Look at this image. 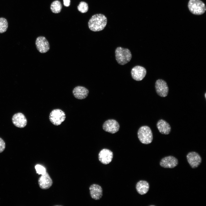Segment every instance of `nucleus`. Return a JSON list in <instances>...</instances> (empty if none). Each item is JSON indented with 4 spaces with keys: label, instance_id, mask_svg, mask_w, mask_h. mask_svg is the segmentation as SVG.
<instances>
[{
    "label": "nucleus",
    "instance_id": "nucleus-1",
    "mask_svg": "<svg viewBox=\"0 0 206 206\" xmlns=\"http://www.w3.org/2000/svg\"><path fill=\"white\" fill-rule=\"evenodd\" d=\"M107 22V18L105 15L100 13L97 14L92 16L88 25L89 28L92 31H99L105 28Z\"/></svg>",
    "mask_w": 206,
    "mask_h": 206
},
{
    "label": "nucleus",
    "instance_id": "nucleus-2",
    "mask_svg": "<svg viewBox=\"0 0 206 206\" xmlns=\"http://www.w3.org/2000/svg\"><path fill=\"white\" fill-rule=\"evenodd\" d=\"M116 60L118 64L124 65L128 62L132 57L130 50L127 48L120 47H117L115 51Z\"/></svg>",
    "mask_w": 206,
    "mask_h": 206
},
{
    "label": "nucleus",
    "instance_id": "nucleus-3",
    "mask_svg": "<svg viewBox=\"0 0 206 206\" xmlns=\"http://www.w3.org/2000/svg\"><path fill=\"white\" fill-rule=\"evenodd\" d=\"M137 134L139 140L143 144H149L152 141V133L150 128L148 126H144L140 127Z\"/></svg>",
    "mask_w": 206,
    "mask_h": 206
},
{
    "label": "nucleus",
    "instance_id": "nucleus-4",
    "mask_svg": "<svg viewBox=\"0 0 206 206\" xmlns=\"http://www.w3.org/2000/svg\"><path fill=\"white\" fill-rule=\"evenodd\" d=\"M188 7L190 12L195 15H202L206 10L205 3L200 0H189Z\"/></svg>",
    "mask_w": 206,
    "mask_h": 206
},
{
    "label": "nucleus",
    "instance_id": "nucleus-5",
    "mask_svg": "<svg viewBox=\"0 0 206 206\" xmlns=\"http://www.w3.org/2000/svg\"><path fill=\"white\" fill-rule=\"evenodd\" d=\"M66 115L64 111L59 109H54L50 112L49 118L50 122L56 126L60 125L64 121Z\"/></svg>",
    "mask_w": 206,
    "mask_h": 206
},
{
    "label": "nucleus",
    "instance_id": "nucleus-6",
    "mask_svg": "<svg viewBox=\"0 0 206 206\" xmlns=\"http://www.w3.org/2000/svg\"><path fill=\"white\" fill-rule=\"evenodd\" d=\"M155 89L157 94L162 97L167 96L169 89L167 82L162 79L157 80L155 83Z\"/></svg>",
    "mask_w": 206,
    "mask_h": 206
},
{
    "label": "nucleus",
    "instance_id": "nucleus-7",
    "mask_svg": "<svg viewBox=\"0 0 206 206\" xmlns=\"http://www.w3.org/2000/svg\"><path fill=\"white\" fill-rule=\"evenodd\" d=\"M187 161L191 167L193 169L197 168L202 161V159L197 152L192 151L189 152L186 156Z\"/></svg>",
    "mask_w": 206,
    "mask_h": 206
},
{
    "label": "nucleus",
    "instance_id": "nucleus-8",
    "mask_svg": "<svg viewBox=\"0 0 206 206\" xmlns=\"http://www.w3.org/2000/svg\"><path fill=\"white\" fill-rule=\"evenodd\" d=\"M35 44L37 50L40 53H45L50 49L49 43L44 37H38L36 40Z\"/></svg>",
    "mask_w": 206,
    "mask_h": 206
},
{
    "label": "nucleus",
    "instance_id": "nucleus-9",
    "mask_svg": "<svg viewBox=\"0 0 206 206\" xmlns=\"http://www.w3.org/2000/svg\"><path fill=\"white\" fill-rule=\"evenodd\" d=\"M102 127L105 131L114 134L119 130L120 126L116 120L109 119L104 122Z\"/></svg>",
    "mask_w": 206,
    "mask_h": 206
},
{
    "label": "nucleus",
    "instance_id": "nucleus-10",
    "mask_svg": "<svg viewBox=\"0 0 206 206\" xmlns=\"http://www.w3.org/2000/svg\"><path fill=\"white\" fill-rule=\"evenodd\" d=\"M113 156V152L109 149L104 148L98 154V159L104 165H107L112 161Z\"/></svg>",
    "mask_w": 206,
    "mask_h": 206
},
{
    "label": "nucleus",
    "instance_id": "nucleus-11",
    "mask_svg": "<svg viewBox=\"0 0 206 206\" xmlns=\"http://www.w3.org/2000/svg\"><path fill=\"white\" fill-rule=\"evenodd\" d=\"M178 164L177 159L172 156L164 157L161 159L160 162V165L165 168H173L177 166Z\"/></svg>",
    "mask_w": 206,
    "mask_h": 206
},
{
    "label": "nucleus",
    "instance_id": "nucleus-12",
    "mask_svg": "<svg viewBox=\"0 0 206 206\" xmlns=\"http://www.w3.org/2000/svg\"><path fill=\"white\" fill-rule=\"evenodd\" d=\"M146 73V71L145 68L139 66L133 67L131 72L132 78L137 81L142 80L145 77Z\"/></svg>",
    "mask_w": 206,
    "mask_h": 206
},
{
    "label": "nucleus",
    "instance_id": "nucleus-13",
    "mask_svg": "<svg viewBox=\"0 0 206 206\" xmlns=\"http://www.w3.org/2000/svg\"><path fill=\"white\" fill-rule=\"evenodd\" d=\"M53 182L49 174L47 172L41 175L38 180V183L40 188L47 189L50 188L53 184Z\"/></svg>",
    "mask_w": 206,
    "mask_h": 206
},
{
    "label": "nucleus",
    "instance_id": "nucleus-14",
    "mask_svg": "<svg viewBox=\"0 0 206 206\" xmlns=\"http://www.w3.org/2000/svg\"><path fill=\"white\" fill-rule=\"evenodd\" d=\"M12 120L13 124L15 126L21 128L25 127L27 123V120L25 116L21 112L14 114Z\"/></svg>",
    "mask_w": 206,
    "mask_h": 206
},
{
    "label": "nucleus",
    "instance_id": "nucleus-15",
    "mask_svg": "<svg viewBox=\"0 0 206 206\" xmlns=\"http://www.w3.org/2000/svg\"><path fill=\"white\" fill-rule=\"evenodd\" d=\"M90 193L92 198L98 200L102 197L103 190L102 187L99 185L94 184L91 185L89 188Z\"/></svg>",
    "mask_w": 206,
    "mask_h": 206
},
{
    "label": "nucleus",
    "instance_id": "nucleus-16",
    "mask_svg": "<svg viewBox=\"0 0 206 206\" xmlns=\"http://www.w3.org/2000/svg\"><path fill=\"white\" fill-rule=\"evenodd\" d=\"M72 93L76 98L82 100L87 97L89 93V90L84 86H78L74 88L72 91Z\"/></svg>",
    "mask_w": 206,
    "mask_h": 206
},
{
    "label": "nucleus",
    "instance_id": "nucleus-17",
    "mask_svg": "<svg viewBox=\"0 0 206 206\" xmlns=\"http://www.w3.org/2000/svg\"><path fill=\"white\" fill-rule=\"evenodd\" d=\"M156 126L159 132L161 134H168L171 132V127L170 125L163 119L159 120L157 123Z\"/></svg>",
    "mask_w": 206,
    "mask_h": 206
},
{
    "label": "nucleus",
    "instance_id": "nucleus-18",
    "mask_svg": "<svg viewBox=\"0 0 206 206\" xmlns=\"http://www.w3.org/2000/svg\"><path fill=\"white\" fill-rule=\"evenodd\" d=\"M136 188L137 192L140 195L145 194L149 190V184L146 181L140 180L137 183Z\"/></svg>",
    "mask_w": 206,
    "mask_h": 206
},
{
    "label": "nucleus",
    "instance_id": "nucleus-19",
    "mask_svg": "<svg viewBox=\"0 0 206 206\" xmlns=\"http://www.w3.org/2000/svg\"><path fill=\"white\" fill-rule=\"evenodd\" d=\"M51 9L53 13H60L62 8V5L60 2L58 0L53 1L51 4Z\"/></svg>",
    "mask_w": 206,
    "mask_h": 206
},
{
    "label": "nucleus",
    "instance_id": "nucleus-20",
    "mask_svg": "<svg viewBox=\"0 0 206 206\" xmlns=\"http://www.w3.org/2000/svg\"><path fill=\"white\" fill-rule=\"evenodd\" d=\"M8 23L7 19L3 17L0 18V33L5 32L7 30Z\"/></svg>",
    "mask_w": 206,
    "mask_h": 206
},
{
    "label": "nucleus",
    "instance_id": "nucleus-21",
    "mask_svg": "<svg viewBox=\"0 0 206 206\" xmlns=\"http://www.w3.org/2000/svg\"><path fill=\"white\" fill-rule=\"evenodd\" d=\"M78 10L82 13H85L88 11V4L84 1L81 2L78 6Z\"/></svg>",
    "mask_w": 206,
    "mask_h": 206
},
{
    "label": "nucleus",
    "instance_id": "nucleus-22",
    "mask_svg": "<svg viewBox=\"0 0 206 206\" xmlns=\"http://www.w3.org/2000/svg\"><path fill=\"white\" fill-rule=\"evenodd\" d=\"M37 173L39 175H43L46 172L45 169L43 166L39 165H37L35 166Z\"/></svg>",
    "mask_w": 206,
    "mask_h": 206
},
{
    "label": "nucleus",
    "instance_id": "nucleus-23",
    "mask_svg": "<svg viewBox=\"0 0 206 206\" xmlns=\"http://www.w3.org/2000/svg\"><path fill=\"white\" fill-rule=\"evenodd\" d=\"M5 147V144L4 141L0 138V153L3 152Z\"/></svg>",
    "mask_w": 206,
    "mask_h": 206
},
{
    "label": "nucleus",
    "instance_id": "nucleus-24",
    "mask_svg": "<svg viewBox=\"0 0 206 206\" xmlns=\"http://www.w3.org/2000/svg\"><path fill=\"white\" fill-rule=\"evenodd\" d=\"M64 4L66 7H68L70 5V0H63Z\"/></svg>",
    "mask_w": 206,
    "mask_h": 206
},
{
    "label": "nucleus",
    "instance_id": "nucleus-25",
    "mask_svg": "<svg viewBox=\"0 0 206 206\" xmlns=\"http://www.w3.org/2000/svg\"><path fill=\"white\" fill-rule=\"evenodd\" d=\"M206 93H205V98H206Z\"/></svg>",
    "mask_w": 206,
    "mask_h": 206
}]
</instances>
